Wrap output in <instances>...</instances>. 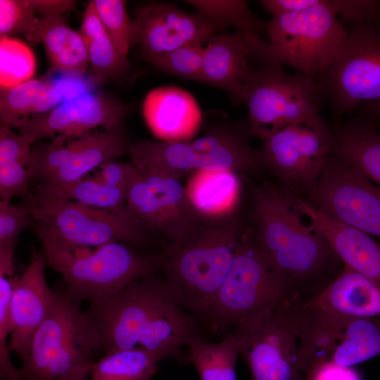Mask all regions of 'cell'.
I'll list each match as a JSON object with an SVG mask.
<instances>
[{
	"instance_id": "15",
	"label": "cell",
	"mask_w": 380,
	"mask_h": 380,
	"mask_svg": "<svg viewBox=\"0 0 380 380\" xmlns=\"http://www.w3.org/2000/svg\"><path fill=\"white\" fill-rule=\"evenodd\" d=\"M305 201L342 224L380 238V187L334 154L327 156Z\"/></svg>"
},
{
	"instance_id": "41",
	"label": "cell",
	"mask_w": 380,
	"mask_h": 380,
	"mask_svg": "<svg viewBox=\"0 0 380 380\" xmlns=\"http://www.w3.org/2000/svg\"><path fill=\"white\" fill-rule=\"evenodd\" d=\"M342 20L354 24L370 23L380 27V0H329Z\"/></svg>"
},
{
	"instance_id": "26",
	"label": "cell",
	"mask_w": 380,
	"mask_h": 380,
	"mask_svg": "<svg viewBox=\"0 0 380 380\" xmlns=\"http://www.w3.org/2000/svg\"><path fill=\"white\" fill-rule=\"evenodd\" d=\"M36 42H42L52 70L64 77L83 79L89 65L86 44L78 32L71 29L63 14L41 16Z\"/></svg>"
},
{
	"instance_id": "39",
	"label": "cell",
	"mask_w": 380,
	"mask_h": 380,
	"mask_svg": "<svg viewBox=\"0 0 380 380\" xmlns=\"http://www.w3.org/2000/svg\"><path fill=\"white\" fill-rule=\"evenodd\" d=\"M34 223L31 215L21 206L0 201V252L14 253L20 232Z\"/></svg>"
},
{
	"instance_id": "22",
	"label": "cell",
	"mask_w": 380,
	"mask_h": 380,
	"mask_svg": "<svg viewBox=\"0 0 380 380\" xmlns=\"http://www.w3.org/2000/svg\"><path fill=\"white\" fill-rule=\"evenodd\" d=\"M143 113L150 130L160 141L192 139L202 124L201 111L196 99L176 86L150 91L144 101Z\"/></svg>"
},
{
	"instance_id": "8",
	"label": "cell",
	"mask_w": 380,
	"mask_h": 380,
	"mask_svg": "<svg viewBox=\"0 0 380 380\" xmlns=\"http://www.w3.org/2000/svg\"><path fill=\"white\" fill-rule=\"evenodd\" d=\"M268 42L257 53L268 65L291 66L317 80L341 53L348 36L329 0L267 22Z\"/></svg>"
},
{
	"instance_id": "9",
	"label": "cell",
	"mask_w": 380,
	"mask_h": 380,
	"mask_svg": "<svg viewBox=\"0 0 380 380\" xmlns=\"http://www.w3.org/2000/svg\"><path fill=\"white\" fill-rule=\"evenodd\" d=\"M23 198L20 205L34 222L73 246L96 247L120 242L137 247L151 237L127 207L121 210L100 209L30 192Z\"/></svg>"
},
{
	"instance_id": "36",
	"label": "cell",
	"mask_w": 380,
	"mask_h": 380,
	"mask_svg": "<svg viewBox=\"0 0 380 380\" xmlns=\"http://www.w3.org/2000/svg\"><path fill=\"white\" fill-rule=\"evenodd\" d=\"M105 30L118 52L127 58L134 46V27L123 0H93Z\"/></svg>"
},
{
	"instance_id": "30",
	"label": "cell",
	"mask_w": 380,
	"mask_h": 380,
	"mask_svg": "<svg viewBox=\"0 0 380 380\" xmlns=\"http://www.w3.org/2000/svg\"><path fill=\"white\" fill-rule=\"evenodd\" d=\"M188 360L201 380H236V364L240 353L238 343L229 332L216 343L197 337L187 345Z\"/></svg>"
},
{
	"instance_id": "10",
	"label": "cell",
	"mask_w": 380,
	"mask_h": 380,
	"mask_svg": "<svg viewBox=\"0 0 380 380\" xmlns=\"http://www.w3.org/2000/svg\"><path fill=\"white\" fill-rule=\"evenodd\" d=\"M324 101L316 79L267 65L253 72L244 90L248 134L265 140L285 127L319 115Z\"/></svg>"
},
{
	"instance_id": "14",
	"label": "cell",
	"mask_w": 380,
	"mask_h": 380,
	"mask_svg": "<svg viewBox=\"0 0 380 380\" xmlns=\"http://www.w3.org/2000/svg\"><path fill=\"white\" fill-rule=\"evenodd\" d=\"M333 139L332 129L319 115L285 127L263 140L266 168L286 190L308 194L322 172Z\"/></svg>"
},
{
	"instance_id": "40",
	"label": "cell",
	"mask_w": 380,
	"mask_h": 380,
	"mask_svg": "<svg viewBox=\"0 0 380 380\" xmlns=\"http://www.w3.org/2000/svg\"><path fill=\"white\" fill-rule=\"evenodd\" d=\"M32 179L30 168L15 160L0 161V198L10 202L15 196H25Z\"/></svg>"
},
{
	"instance_id": "3",
	"label": "cell",
	"mask_w": 380,
	"mask_h": 380,
	"mask_svg": "<svg viewBox=\"0 0 380 380\" xmlns=\"http://www.w3.org/2000/svg\"><path fill=\"white\" fill-rule=\"evenodd\" d=\"M46 266L63 277L65 291L78 303L103 302L136 280L161 271L162 251L144 253L127 243L113 242L96 247L65 243L34 222Z\"/></svg>"
},
{
	"instance_id": "19",
	"label": "cell",
	"mask_w": 380,
	"mask_h": 380,
	"mask_svg": "<svg viewBox=\"0 0 380 380\" xmlns=\"http://www.w3.org/2000/svg\"><path fill=\"white\" fill-rule=\"evenodd\" d=\"M134 45L145 58L160 55L183 46L207 42L218 29L199 13H189L167 3L139 7L133 21Z\"/></svg>"
},
{
	"instance_id": "13",
	"label": "cell",
	"mask_w": 380,
	"mask_h": 380,
	"mask_svg": "<svg viewBox=\"0 0 380 380\" xmlns=\"http://www.w3.org/2000/svg\"><path fill=\"white\" fill-rule=\"evenodd\" d=\"M317 81L336 113H350L365 102L380 103V27L351 25L341 53Z\"/></svg>"
},
{
	"instance_id": "16",
	"label": "cell",
	"mask_w": 380,
	"mask_h": 380,
	"mask_svg": "<svg viewBox=\"0 0 380 380\" xmlns=\"http://www.w3.org/2000/svg\"><path fill=\"white\" fill-rule=\"evenodd\" d=\"M126 205L151 235L161 238L163 248L185 242L202 224L192 210L180 180L158 172L138 168Z\"/></svg>"
},
{
	"instance_id": "1",
	"label": "cell",
	"mask_w": 380,
	"mask_h": 380,
	"mask_svg": "<svg viewBox=\"0 0 380 380\" xmlns=\"http://www.w3.org/2000/svg\"><path fill=\"white\" fill-rule=\"evenodd\" d=\"M98 353L142 349L160 360L182 359L183 348L203 337L200 322L177 302L163 277L131 283L86 311Z\"/></svg>"
},
{
	"instance_id": "7",
	"label": "cell",
	"mask_w": 380,
	"mask_h": 380,
	"mask_svg": "<svg viewBox=\"0 0 380 380\" xmlns=\"http://www.w3.org/2000/svg\"><path fill=\"white\" fill-rule=\"evenodd\" d=\"M51 308L18 369L23 380L87 378L98 353L86 311L65 289L53 290Z\"/></svg>"
},
{
	"instance_id": "34",
	"label": "cell",
	"mask_w": 380,
	"mask_h": 380,
	"mask_svg": "<svg viewBox=\"0 0 380 380\" xmlns=\"http://www.w3.org/2000/svg\"><path fill=\"white\" fill-rule=\"evenodd\" d=\"M15 276H13V254H0V379L8 380L18 372L13 365L8 338L13 325L11 301Z\"/></svg>"
},
{
	"instance_id": "45",
	"label": "cell",
	"mask_w": 380,
	"mask_h": 380,
	"mask_svg": "<svg viewBox=\"0 0 380 380\" xmlns=\"http://www.w3.org/2000/svg\"><path fill=\"white\" fill-rule=\"evenodd\" d=\"M319 0H262L263 8L273 17L302 11L317 4Z\"/></svg>"
},
{
	"instance_id": "46",
	"label": "cell",
	"mask_w": 380,
	"mask_h": 380,
	"mask_svg": "<svg viewBox=\"0 0 380 380\" xmlns=\"http://www.w3.org/2000/svg\"><path fill=\"white\" fill-rule=\"evenodd\" d=\"M30 8L44 15H59L74 11L76 1L73 0H27Z\"/></svg>"
},
{
	"instance_id": "33",
	"label": "cell",
	"mask_w": 380,
	"mask_h": 380,
	"mask_svg": "<svg viewBox=\"0 0 380 380\" xmlns=\"http://www.w3.org/2000/svg\"><path fill=\"white\" fill-rule=\"evenodd\" d=\"M82 39L89 59L88 78L96 86L108 77L121 76L128 70V58L118 52L104 27Z\"/></svg>"
},
{
	"instance_id": "25",
	"label": "cell",
	"mask_w": 380,
	"mask_h": 380,
	"mask_svg": "<svg viewBox=\"0 0 380 380\" xmlns=\"http://www.w3.org/2000/svg\"><path fill=\"white\" fill-rule=\"evenodd\" d=\"M303 307L341 316L380 317V286L344 265L341 273Z\"/></svg>"
},
{
	"instance_id": "28",
	"label": "cell",
	"mask_w": 380,
	"mask_h": 380,
	"mask_svg": "<svg viewBox=\"0 0 380 380\" xmlns=\"http://www.w3.org/2000/svg\"><path fill=\"white\" fill-rule=\"evenodd\" d=\"M198 13L220 29L233 26L242 32L251 43L254 53H258L267 42L261 34L267 31V22L258 19L251 11L244 0H188Z\"/></svg>"
},
{
	"instance_id": "37",
	"label": "cell",
	"mask_w": 380,
	"mask_h": 380,
	"mask_svg": "<svg viewBox=\"0 0 380 380\" xmlns=\"http://www.w3.org/2000/svg\"><path fill=\"white\" fill-rule=\"evenodd\" d=\"M204 47L201 44L181 46L147 60L170 75L193 81H201Z\"/></svg>"
},
{
	"instance_id": "35",
	"label": "cell",
	"mask_w": 380,
	"mask_h": 380,
	"mask_svg": "<svg viewBox=\"0 0 380 380\" xmlns=\"http://www.w3.org/2000/svg\"><path fill=\"white\" fill-rule=\"evenodd\" d=\"M35 68V57L29 46L13 37H1V90L12 88L32 79Z\"/></svg>"
},
{
	"instance_id": "21",
	"label": "cell",
	"mask_w": 380,
	"mask_h": 380,
	"mask_svg": "<svg viewBox=\"0 0 380 380\" xmlns=\"http://www.w3.org/2000/svg\"><path fill=\"white\" fill-rule=\"evenodd\" d=\"M300 212L324 236L344 265L380 286V243L360 230L342 224L291 193Z\"/></svg>"
},
{
	"instance_id": "17",
	"label": "cell",
	"mask_w": 380,
	"mask_h": 380,
	"mask_svg": "<svg viewBox=\"0 0 380 380\" xmlns=\"http://www.w3.org/2000/svg\"><path fill=\"white\" fill-rule=\"evenodd\" d=\"M130 135L122 122L110 129L34 146L30 164L37 184L63 185L74 182L108 160L129 154Z\"/></svg>"
},
{
	"instance_id": "29",
	"label": "cell",
	"mask_w": 380,
	"mask_h": 380,
	"mask_svg": "<svg viewBox=\"0 0 380 380\" xmlns=\"http://www.w3.org/2000/svg\"><path fill=\"white\" fill-rule=\"evenodd\" d=\"M129 189L110 186L96 176L63 185L37 184L33 193L46 198L75 201L91 207L121 210L127 207Z\"/></svg>"
},
{
	"instance_id": "18",
	"label": "cell",
	"mask_w": 380,
	"mask_h": 380,
	"mask_svg": "<svg viewBox=\"0 0 380 380\" xmlns=\"http://www.w3.org/2000/svg\"><path fill=\"white\" fill-rule=\"evenodd\" d=\"M131 108L110 94L86 92L32 117L17 129L32 144L46 138L67 140L99 126L110 129L120 124Z\"/></svg>"
},
{
	"instance_id": "27",
	"label": "cell",
	"mask_w": 380,
	"mask_h": 380,
	"mask_svg": "<svg viewBox=\"0 0 380 380\" xmlns=\"http://www.w3.org/2000/svg\"><path fill=\"white\" fill-rule=\"evenodd\" d=\"M332 132L330 153L355 167L380 187V131L370 119L348 120Z\"/></svg>"
},
{
	"instance_id": "42",
	"label": "cell",
	"mask_w": 380,
	"mask_h": 380,
	"mask_svg": "<svg viewBox=\"0 0 380 380\" xmlns=\"http://www.w3.org/2000/svg\"><path fill=\"white\" fill-rule=\"evenodd\" d=\"M32 143L21 134L14 132L5 125H0V161L15 160L30 167Z\"/></svg>"
},
{
	"instance_id": "32",
	"label": "cell",
	"mask_w": 380,
	"mask_h": 380,
	"mask_svg": "<svg viewBox=\"0 0 380 380\" xmlns=\"http://www.w3.org/2000/svg\"><path fill=\"white\" fill-rule=\"evenodd\" d=\"M53 81L48 75L1 90V123L17 129L31 118L37 103L50 88Z\"/></svg>"
},
{
	"instance_id": "43",
	"label": "cell",
	"mask_w": 380,
	"mask_h": 380,
	"mask_svg": "<svg viewBox=\"0 0 380 380\" xmlns=\"http://www.w3.org/2000/svg\"><path fill=\"white\" fill-rule=\"evenodd\" d=\"M96 177L110 186L129 189L138 168L132 163L110 159L103 163Z\"/></svg>"
},
{
	"instance_id": "49",
	"label": "cell",
	"mask_w": 380,
	"mask_h": 380,
	"mask_svg": "<svg viewBox=\"0 0 380 380\" xmlns=\"http://www.w3.org/2000/svg\"><path fill=\"white\" fill-rule=\"evenodd\" d=\"M71 380H87V378H76Z\"/></svg>"
},
{
	"instance_id": "38",
	"label": "cell",
	"mask_w": 380,
	"mask_h": 380,
	"mask_svg": "<svg viewBox=\"0 0 380 380\" xmlns=\"http://www.w3.org/2000/svg\"><path fill=\"white\" fill-rule=\"evenodd\" d=\"M27 0H0V34L11 37L22 34L36 42L39 18Z\"/></svg>"
},
{
	"instance_id": "2",
	"label": "cell",
	"mask_w": 380,
	"mask_h": 380,
	"mask_svg": "<svg viewBox=\"0 0 380 380\" xmlns=\"http://www.w3.org/2000/svg\"><path fill=\"white\" fill-rule=\"evenodd\" d=\"M301 214L285 189L269 184L253 189V235L305 305L341 273L343 262L324 236L303 222Z\"/></svg>"
},
{
	"instance_id": "20",
	"label": "cell",
	"mask_w": 380,
	"mask_h": 380,
	"mask_svg": "<svg viewBox=\"0 0 380 380\" xmlns=\"http://www.w3.org/2000/svg\"><path fill=\"white\" fill-rule=\"evenodd\" d=\"M46 267L43 252L32 248L28 266L20 277L15 276L11 301L13 329L8 349L21 360L53 300L54 291L49 287L45 277Z\"/></svg>"
},
{
	"instance_id": "23",
	"label": "cell",
	"mask_w": 380,
	"mask_h": 380,
	"mask_svg": "<svg viewBox=\"0 0 380 380\" xmlns=\"http://www.w3.org/2000/svg\"><path fill=\"white\" fill-rule=\"evenodd\" d=\"M254 53L251 43L240 31L214 35L204 47L201 82L227 92L235 103H242L243 93L253 70L248 56Z\"/></svg>"
},
{
	"instance_id": "4",
	"label": "cell",
	"mask_w": 380,
	"mask_h": 380,
	"mask_svg": "<svg viewBox=\"0 0 380 380\" xmlns=\"http://www.w3.org/2000/svg\"><path fill=\"white\" fill-rule=\"evenodd\" d=\"M243 231L236 220L202 222L185 242L163 248L161 272L179 304L204 324Z\"/></svg>"
},
{
	"instance_id": "12",
	"label": "cell",
	"mask_w": 380,
	"mask_h": 380,
	"mask_svg": "<svg viewBox=\"0 0 380 380\" xmlns=\"http://www.w3.org/2000/svg\"><path fill=\"white\" fill-rule=\"evenodd\" d=\"M299 304L268 308L233 327L251 380H306L298 362Z\"/></svg>"
},
{
	"instance_id": "11",
	"label": "cell",
	"mask_w": 380,
	"mask_h": 380,
	"mask_svg": "<svg viewBox=\"0 0 380 380\" xmlns=\"http://www.w3.org/2000/svg\"><path fill=\"white\" fill-rule=\"evenodd\" d=\"M297 330L298 362L304 374L321 362L353 367L380 356V317L341 316L302 307Z\"/></svg>"
},
{
	"instance_id": "31",
	"label": "cell",
	"mask_w": 380,
	"mask_h": 380,
	"mask_svg": "<svg viewBox=\"0 0 380 380\" xmlns=\"http://www.w3.org/2000/svg\"><path fill=\"white\" fill-rule=\"evenodd\" d=\"M160 359L142 349H128L103 355L95 362L91 380H151Z\"/></svg>"
},
{
	"instance_id": "48",
	"label": "cell",
	"mask_w": 380,
	"mask_h": 380,
	"mask_svg": "<svg viewBox=\"0 0 380 380\" xmlns=\"http://www.w3.org/2000/svg\"><path fill=\"white\" fill-rule=\"evenodd\" d=\"M9 380H23V379L22 378V376H20V374L19 372V374L15 376H13V378L10 379Z\"/></svg>"
},
{
	"instance_id": "44",
	"label": "cell",
	"mask_w": 380,
	"mask_h": 380,
	"mask_svg": "<svg viewBox=\"0 0 380 380\" xmlns=\"http://www.w3.org/2000/svg\"><path fill=\"white\" fill-rule=\"evenodd\" d=\"M305 376L306 380H363L352 367H341L328 361L317 363Z\"/></svg>"
},
{
	"instance_id": "47",
	"label": "cell",
	"mask_w": 380,
	"mask_h": 380,
	"mask_svg": "<svg viewBox=\"0 0 380 380\" xmlns=\"http://www.w3.org/2000/svg\"><path fill=\"white\" fill-rule=\"evenodd\" d=\"M369 118L380 131V103H369Z\"/></svg>"
},
{
	"instance_id": "5",
	"label": "cell",
	"mask_w": 380,
	"mask_h": 380,
	"mask_svg": "<svg viewBox=\"0 0 380 380\" xmlns=\"http://www.w3.org/2000/svg\"><path fill=\"white\" fill-rule=\"evenodd\" d=\"M249 137L247 121L221 123L209 127L202 137L187 141L132 142L129 154L137 168L178 180L200 170L258 173L266 165L261 149L251 146Z\"/></svg>"
},
{
	"instance_id": "24",
	"label": "cell",
	"mask_w": 380,
	"mask_h": 380,
	"mask_svg": "<svg viewBox=\"0 0 380 380\" xmlns=\"http://www.w3.org/2000/svg\"><path fill=\"white\" fill-rule=\"evenodd\" d=\"M232 170H198L187 177L184 189L189 204L202 222L234 220L242 183Z\"/></svg>"
},
{
	"instance_id": "6",
	"label": "cell",
	"mask_w": 380,
	"mask_h": 380,
	"mask_svg": "<svg viewBox=\"0 0 380 380\" xmlns=\"http://www.w3.org/2000/svg\"><path fill=\"white\" fill-rule=\"evenodd\" d=\"M304 303L286 275L256 241L243 231L230 270L204 324L215 336L227 335L243 319L264 310Z\"/></svg>"
}]
</instances>
